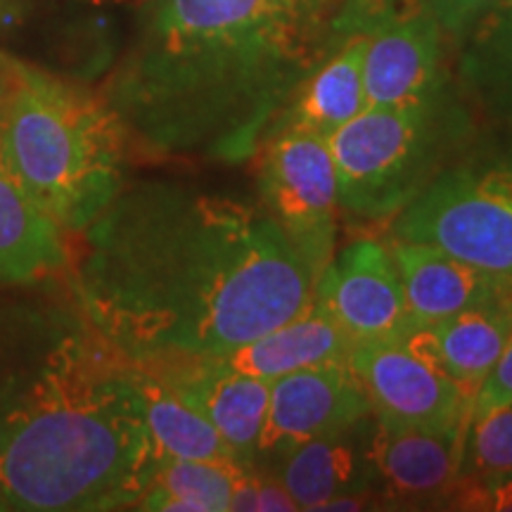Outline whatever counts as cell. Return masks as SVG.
Masks as SVG:
<instances>
[{
	"mask_svg": "<svg viewBox=\"0 0 512 512\" xmlns=\"http://www.w3.org/2000/svg\"><path fill=\"white\" fill-rule=\"evenodd\" d=\"M363 53H366V38H344V46L328 62L320 64L316 72L306 74L268 133L290 128V131H306L330 138L337 128L358 117L368 107L366 83H363Z\"/></svg>",
	"mask_w": 512,
	"mask_h": 512,
	"instance_id": "cell-18",
	"label": "cell"
},
{
	"mask_svg": "<svg viewBox=\"0 0 512 512\" xmlns=\"http://www.w3.org/2000/svg\"><path fill=\"white\" fill-rule=\"evenodd\" d=\"M496 475H512V401L472 413L467 420L460 479Z\"/></svg>",
	"mask_w": 512,
	"mask_h": 512,
	"instance_id": "cell-23",
	"label": "cell"
},
{
	"mask_svg": "<svg viewBox=\"0 0 512 512\" xmlns=\"http://www.w3.org/2000/svg\"><path fill=\"white\" fill-rule=\"evenodd\" d=\"M494 3L498 0H427L441 31L448 34H465Z\"/></svg>",
	"mask_w": 512,
	"mask_h": 512,
	"instance_id": "cell-25",
	"label": "cell"
},
{
	"mask_svg": "<svg viewBox=\"0 0 512 512\" xmlns=\"http://www.w3.org/2000/svg\"><path fill=\"white\" fill-rule=\"evenodd\" d=\"M256 155L264 209L316 283L335 259L337 240V174L328 138L287 128L268 133Z\"/></svg>",
	"mask_w": 512,
	"mask_h": 512,
	"instance_id": "cell-7",
	"label": "cell"
},
{
	"mask_svg": "<svg viewBox=\"0 0 512 512\" xmlns=\"http://www.w3.org/2000/svg\"><path fill=\"white\" fill-rule=\"evenodd\" d=\"M465 430L467 422L427 427L377 418L368 463L396 501H439L460 479Z\"/></svg>",
	"mask_w": 512,
	"mask_h": 512,
	"instance_id": "cell-13",
	"label": "cell"
},
{
	"mask_svg": "<svg viewBox=\"0 0 512 512\" xmlns=\"http://www.w3.org/2000/svg\"><path fill=\"white\" fill-rule=\"evenodd\" d=\"M280 460L278 477L299 510H325L332 498L358 489L361 458L349 432L306 441Z\"/></svg>",
	"mask_w": 512,
	"mask_h": 512,
	"instance_id": "cell-20",
	"label": "cell"
},
{
	"mask_svg": "<svg viewBox=\"0 0 512 512\" xmlns=\"http://www.w3.org/2000/svg\"><path fill=\"white\" fill-rule=\"evenodd\" d=\"M143 413L159 456L195 460H235L226 441L200 411L190 406L155 370L133 361ZM238 463V460H235Z\"/></svg>",
	"mask_w": 512,
	"mask_h": 512,
	"instance_id": "cell-19",
	"label": "cell"
},
{
	"mask_svg": "<svg viewBox=\"0 0 512 512\" xmlns=\"http://www.w3.org/2000/svg\"><path fill=\"white\" fill-rule=\"evenodd\" d=\"M351 342L316 299L278 328L214 356L235 373L273 382L297 370L349 361Z\"/></svg>",
	"mask_w": 512,
	"mask_h": 512,
	"instance_id": "cell-15",
	"label": "cell"
},
{
	"mask_svg": "<svg viewBox=\"0 0 512 512\" xmlns=\"http://www.w3.org/2000/svg\"><path fill=\"white\" fill-rule=\"evenodd\" d=\"M247 465L235 460L159 458L136 510L230 512L235 484Z\"/></svg>",
	"mask_w": 512,
	"mask_h": 512,
	"instance_id": "cell-21",
	"label": "cell"
},
{
	"mask_svg": "<svg viewBox=\"0 0 512 512\" xmlns=\"http://www.w3.org/2000/svg\"><path fill=\"white\" fill-rule=\"evenodd\" d=\"M280 3H283L287 10H292L294 15L316 22L318 12L323 10L325 5H330L332 0H280Z\"/></svg>",
	"mask_w": 512,
	"mask_h": 512,
	"instance_id": "cell-26",
	"label": "cell"
},
{
	"mask_svg": "<svg viewBox=\"0 0 512 512\" xmlns=\"http://www.w3.org/2000/svg\"><path fill=\"white\" fill-rule=\"evenodd\" d=\"M0 510H8V508H5V501H3V496H0Z\"/></svg>",
	"mask_w": 512,
	"mask_h": 512,
	"instance_id": "cell-28",
	"label": "cell"
},
{
	"mask_svg": "<svg viewBox=\"0 0 512 512\" xmlns=\"http://www.w3.org/2000/svg\"><path fill=\"white\" fill-rule=\"evenodd\" d=\"M311 29L280 0H157L112 107L150 150L247 162L309 74Z\"/></svg>",
	"mask_w": 512,
	"mask_h": 512,
	"instance_id": "cell-3",
	"label": "cell"
},
{
	"mask_svg": "<svg viewBox=\"0 0 512 512\" xmlns=\"http://www.w3.org/2000/svg\"><path fill=\"white\" fill-rule=\"evenodd\" d=\"M366 415H370L368 396L349 361L278 377L271 382L256 458H283L311 439L351 432Z\"/></svg>",
	"mask_w": 512,
	"mask_h": 512,
	"instance_id": "cell-11",
	"label": "cell"
},
{
	"mask_svg": "<svg viewBox=\"0 0 512 512\" xmlns=\"http://www.w3.org/2000/svg\"><path fill=\"white\" fill-rule=\"evenodd\" d=\"M143 366L155 370L214 425L240 465L252 467L264 427L271 382L235 373L214 356L169 358Z\"/></svg>",
	"mask_w": 512,
	"mask_h": 512,
	"instance_id": "cell-12",
	"label": "cell"
},
{
	"mask_svg": "<svg viewBox=\"0 0 512 512\" xmlns=\"http://www.w3.org/2000/svg\"><path fill=\"white\" fill-rule=\"evenodd\" d=\"M349 363L375 418L427 427L470 420L475 394L413 349L408 339L358 344Z\"/></svg>",
	"mask_w": 512,
	"mask_h": 512,
	"instance_id": "cell-9",
	"label": "cell"
},
{
	"mask_svg": "<svg viewBox=\"0 0 512 512\" xmlns=\"http://www.w3.org/2000/svg\"><path fill=\"white\" fill-rule=\"evenodd\" d=\"M0 88H3V81H0Z\"/></svg>",
	"mask_w": 512,
	"mask_h": 512,
	"instance_id": "cell-29",
	"label": "cell"
},
{
	"mask_svg": "<svg viewBox=\"0 0 512 512\" xmlns=\"http://www.w3.org/2000/svg\"><path fill=\"white\" fill-rule=\"evenodd\" d=\"M467 31V81L486 107L512 117V0H498Z\"/></svg>",
	"mask_w": 512,
	"mask_h": 512,
	"instance_id": "cell-22",
	"label": "cell"
},
{
	"mask_svg": "<svg viewBox=\"0 0 512 512\" xmlns=\"http://www.w3.org/2000/svg\"><path fill=\"white\" fill-rule=\"evenodd\" d=\"M335 29L366 38L368 107H411L437 98L441 27L427 0H349Z\"/></svg>",
	"mask_w": 512,
	"mask_h": 512,
	"instance_id": "cell-8",
	"label": "cell"
},
{
	"mask_svg": "<svg viewBox=\"0 0 512 512\" xmlns=\"http://www.w3.org/2000/svg\"><path fill=\"white\" fill-rule=\"evenodd\" d=\"M128 131L110 102L12 67L0 88V159L69 235L121 190Z\"/></svg>",
	"mask_w": 512,
	"mask_h": 512,
	"instance_id": "cell-4",
	"label": "cell"
},
{
	"mask_svg": "<svg viewBox=\"0 0 512 512\" xmlns=\"http://www.w3.org/2000/svg\"><path fill=\"white\" fill-rule=\"evenodd\" d=\"M415 323L432 325L477 306L512 297V280L498 278L427 242H389Z\"/></svg>",
	"mask_w": 512,
	"mask_h": 512,
	"instance_id": "cell-14",
	"label": "cell"
},
{
	"mask_svg": "<svg viewBox=\"0 0 512 512\" xmlns=\"http://www.w3.org/2000/svg\"><path fill=\"white\" fill-rule=\"evenodd\" d=\"M83 233V318L138 363L221 356L299 316L313 278L268 211L155 181Z\"/></svg>",
	"mask_w": 512,
	"mask_h": 512,
	"instance_id": "cell-1",
	"label": "cell"
},
{
	"mask_svg": "<svg viewBox=\"0 0 512 512\" xmlns=\"http://www.w3.org/2000/svg\"><path fill=\"white\" fill-rule=\"evenodd\" d=\"M67 235L0 159V287L64 271L72 256Z\"/></svg>",
	"mask_w": 512,
	"mask_h": 512,
	"instance_id": "cell-16",
	"label": "cell"
},
{
	"mask_svg": "<svg viewBox=\"0 0 512 512\" xmlns=\"http://www.w3.org/2000/svg\"><path fill=\"white\" fill-rule=\"evenodd\" d=\"M512 335V297L477 306L432 325H420L408 344L432 358L458 384L477 396L479 384L496 366Z\"/></svg>",
	"mask_w": 512,
	"mask_h": 512,
	"instance_id": "cell-17",
	"label": "cell"
},
{
	"mask_svg": "<svg viewBox=\"0 0 512 512\" xmlns=\"http://www.w3.org/2000/svg\"><path fill=\"white\" fill-rule=\"evenodd\" d=\"M458 133L437 98L411 107H366L328 138L339 209L368 221L394 219L439 174Z\"/></svg>",
	"mask_w": 512,
	"mask_h": 512,
	"instance_id": "cell-5",
	"label": "cell"
},
{
	"mask_svg": "<svg viewBox=\"0 0 512 512\" xmlns=\"http://www.w3.org/2000/svg\"><path fill=\"white\" fill-rule=\"evenodd\" d=\"M159 453L133 361L86 318L0 316V496L8 510L136 508Z\"/></svg>",
	"mask_w": 512,
	"mask_h": 512,
	"instance_id": "cell-2",
	"label": "cell"
},
{
	"mask_svg": "<svg viewBox=\"0 0 512 512\" xmlns=\"http://www.w3.org/2000/svg\"><path fill=\"white\" fill-rule=\"evenodd\" d=\"M313 299L347 335L351 347L406 339L415 328L389 247L358 240L344 247L313 285Z\"/></svg>",
	"mask_w": 512,
	"mask_h": 512,
	"instance_id": "cell-10",
	"label": "cell"
},
{
	"mask_svg": "<svg viewBox=\"0 0 512 512\" xmlns=\"http://www.w3.org/2000/svg\"><path fill=\"white\" fill-rule=\"evenodd\" d=\"M392 238L427 242L512 280V145L444 166L394 216Z\"/></svg>",
	"mask_w": 512,
	"mask_h": 512,
	"instance_id": "cell-6",
	"label": "cell"
},
{
	"mask_svg": "<svg viewBox=\"0 0 512 512\" xmlns=\"http://www.w3.org/2000/svg\"><path fill=\"white\" fill-rule=\"evenodd\" d=\"M91 3H100V5H140V3H150V0H91Z\"/></svg>",
	"mask_w": 512,
	"mask_h": 512,
	"instance_id": "cell-27",
	"label": "cell"
},
{
	"mask_svg": "<svg viewBox=\"0 0 512 512\" xmlns=\"http://www.w3.org/2000/svg\"><path fill=\"white\" fill-rule=\"evenodd\" d=\"M505 401H512V335L505 342L496 366L491 368V373L479 384L475 403H472V413L486 411V408L498 406V403Z\"/></svg>",
	"mask_w": 512,
	"mask_h": 512,
	"instance_id": "cell-24",
	"label": "cell"
}]
</instances>
